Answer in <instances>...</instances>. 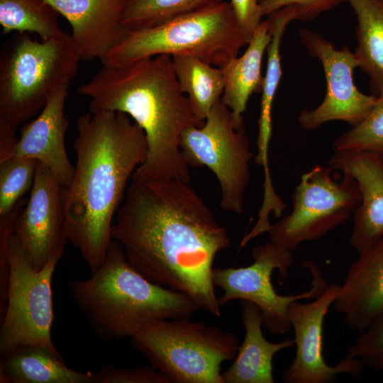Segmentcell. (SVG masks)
<instances>
[{
	"label": "cell",
	"mask_w": 383,
	"mask_h": 383,
	"mask_svg": "<svg viewBox=\"0 0 383 383\" xmlns=\"http://www.w3.org/2000/svg\"><path fill=\"white\" fill-rule=\"evenodd\" d=\"M111 238L147 279L183 293L200 310L221 316L212 274L216 256L231 240L189 182L131 179Z\"/></svg>",
	"instance_id": "obj_1"
},
{
	"label": "cell",
	"mask_w": 383,
	"mask_h": 383,
	"mask_svg": "<svg viewBox=\"0 0 383 383\" xmlns=\"http://www.w3.org/2000/svg\"><path fill=\"white\" fill-rule=\"evenodd\" d=\"M77 130L74 172L62 192L65 235L92 272L106 257L128 182L145 160L148 145L143 130L122 112L84 113Z\"/></svg>",
	"instance_id": "obj_2"
},
{
	"label": "cell",
	"mask_w": 383,
	"mask_h": 383,
	"mask_svg": "<svg viewBox=\"0 0 383 383\" xmlns=\"http://www.w3.org/2000/svg\"><path fill=\"white\" fill-rule=\"evenodd\" d=\"M77 93L89 99L91 112L124 113L143 130L148 155L131 179L189 182L181 136L187 128L201 126L204 121L195 116L181 89L171 56L156 55L124 66L103 65Z\"/></svg>",
	"instance_id": "obj_3"
},
{
	"label": "cell",
	"mask_w": 383,
	"mask_h": 383,
	"mask_svg": "<svg viewBox=\"0 0 383 383\" xmlns=\"http://www.w3.org/2000/svg\"><path fill=\"white\" fill-rule=\"evenodd\" d=\"M70 294L104 340L131 338L162 319H189L199 311L182 292L151 282L128 261L112 239L101 266L84 280L69 283Z\"/></svg>",
	"instance_id": "obj_4"
},
{
	"label": "cell",
	"mask_w": 383,
	"mask_h": 383,
	"mask_svg": "<svg viewBox=\"0 0 383 383\" xmlns=\"http://www.w3.org/2000/svg\"><path fill=\"white\" fill-rule=\"evenodd\" d=\"M79 62L70 34L38 40L16 33L0 55V126L16 131L36 116Z\"/></svg>",
	"instance_id": "obj_5"
},
{
	"label": "cell",
	"mask_w": 383,
	"mask_h": 383,
	"mask_svg": "<svg viewBox=\"0 0 383 383\" xmlns=\"http://www.w3.org/2000/svg\"><path fill=\"white\" fill-rule=\"evenodd\" d=\"M248 43L226 0L155 26L130 30L101 62L118 67L160 55H190L221 67Z\"/></svg>",
	"instance_id": "obj_6"
},
{
	"label": "cell",
	"mask_w": 383,
	"mask_h": 383,
	"mask_svg": "<svg viewBox=\"0 0 383 383\" xmlns=\"http://www.w3.org/2000/svg\"><path fill=\"white\" fill-rule=\"evenodd\" d=\"M130 339L170 383H224L221 365L240 345L233 333L190 318L156 321Z\"/></svg>",
	"instance_id": "obj_7"
},
{
	"label": "cell",
	"mask_w": 383,
	"mask_h": 383,
	"mask_svg": "<svg viewBox=\"0 0 383 383\" xmlns=\"http://www.w3.org/2000/svg\"><path fill=\"white\" fill-rule=\"evenodd\" d=\"M62 255L54 256L37 270L16 236L10 235L6 287L0 305L1 357L23 346L41 347L60 354L51 338L54 319L51 283Z\"/></svg>",
	"instance_id": "obj_8"
},
{
	"label": "cell",
	"mask_w": 383,
	"mask_h": 383,
	"mask_svg": "<svg viewBox=\"0 0 383 383\" xmlns=\"http://www.w3.org/2000/svg\"><path fill=\"white\" fill-rule=\"evenodd\" d=\"M180 148L189 166L207 167L221 192L222 210L240 215L250 181L254 158L243 118L217 101L201 126H190L182 134Z\"/></svg>",
	"instance_id": "obj_9"
},
{
	"label": "cell",
	"mask_w": 383,
	"mask_h": 383,
	"mask_svg": "<svg viewBox=\"0 0 383 383\" xmlns=\"http://www.w3.org/2000/svg\"><path fill=\"white\" fill-rule=\"evenodd\" d=\"M252 257L253 262L245 267L213 269V284L223 291L219 303L222 306L234 299L252 301L261 311L264 327L274 335L285 334L292 329L287 317L290 304L318 297L328 284L314 262L305 261L304 266L312 274L311 288L298 294H279L273 287L272 274L277 270L282 277L287 276L293 252L269 240L255 246Z\"/></svg>",
	"instance_id": "obj_10"
},
{
	"label": "cell",
	"mask_w": 383,
	"mask_h": 383,
	"mask_svg": "<svg viewBox=\"0 0 383 383\" xmlns=\"http://www.w3.org/2000/svg\"><path fill=\"white\" fill-rule=\"evenodd\" d=\"M333 169L316 165L301 176L292 194V210L272 224L270 240L294 252L303 242L317 240L350 218L359 206L355 180L343 174L340 181Z\"/></svg>",
	"instance_id": "obj_11"
},
{
	"label": "cell",
	"mask_w": 383,
	"mask_h": 383,
	"mask_svg": "<svg viewBox=\"0 0 383 383\" xmlns=\"http://www.w3.org/2000/svg\"><path fill=\"white\" fill-rule=\"evenodd\" d=\"M299 38L309 54L321 62L326 81V95L316 108L302 110L300 126L313 131L326 122L342 121L351 126L360 123L373 108L377 96L361 92L355 86L353 72L360 62L348 46L339 50L321 34L307 28Z\"/></svg>",
	"instance_id": "obj_12"
},
{
	"label": "cell",
	"mask_w": 383,
	"mask_h": 383,
	"mask_svg": "<svg viewBox=\"0 0 383 383\" xmlns=\"http://www.w3.org/2000/svg\"><path fill=\"white\" fill-rule=\"evenodd\" d=\"M339 284L331 283L314 300L290 304L287 317L294 333L296 354L282 374L285 383H330L338 375L360 374L365 366L357 357L345 356L338 364H327L323 356V324L326 315L336 297Z\"/></svg>",
	"instance_id": "obj_13"
},
{
	"label": "cell",
	"mask_w": 383,
	"mask_h": 383,
	"mask_svg": "<svg viewBox=\"0 0 383 383\" xmlns=\"http://www.w3.org/2000/svg\"><path fill=\"white\" fill-rule=\"evenodd\" d=\"M62 192L51 172L38 162L29 198L13 226V233L37 270L54 256L62 255L67 242Z\"/></svg>",
	"instance_id": "obj_14"
},
{
	"label": "cell",
	"mask_w": 383,
	"mask_h": 383,
	"mask_svg": "<svg viewBox=\"0 0 383 383\" xmlns=\"http://www.w3.org/2000/svg\"><path fill=\"white\" fill-rule=\"evenodd\" d=\"M70 82L62 84L35 118L24 123L17 142L0 155V162L11 158L35 160L45 165L63 187L70 185L74 166L65 147L70 123L65 108Z\"/></svg>",
	"instance_id": "obj_15"
},
{
	"label": "cell",
	"mask_w": 383,
	"mask_h": 383,
	"mask_svg": "<svg viewBox=\"0 0 383 383\" xmlns=\"http://www.w3.org/2000/svg\"><path fill=\"white\" fill-rule=\"evenodd\" d=\"M328 165L357 184L361 200L353 216L349 240L359 253L383 238V156L370 151H334Z\"/></svg>",
	"instance_id": "obj_16"
},
{
	"label": "cell",
	"mask_w": 383,
	"mask_h": 383,
	"mask_svg": "<svg viewBox=\"0 0 383 383\" xmlns=\"http://www.w3.org/2000/svg\"><path fill=\"white\" fill-rule=\"evenodd\" d=\"M67 20L80 61L101 60L127 35V0H45Z\"/></svg>",
	"instance_id": "obj_17"
},
{
	"label": "cell",
	"mask_w": 383,
	"mask_h": 383,
	"mask_svg": "<svg viewBox=\"0 0 383 383\" xmlns=\"http://www.w3.org/2000/svg\"><path fill=\"white\" fill-rule=\"evenodd\" d=\"M358 254L332 304L345 324L357 333L383 315V238Z\"/></svg>",
	"instance_id": "obj_18"
},
{
	"label": "cell",
	"mask_w": 383,
	"mask_h": 383,
	"mask_svg": "<svg viewBox=\"0 0 383 383\" xmlns=\"http://www.w3.org/2000/svg\"><path fill=\"white\" fill-rule=\"evenodd\" d=\"M241 311L245 337L233 364L222 372L223 382L273 383V358L279 351L294 346V339L267 340L262 330L261 311L252 301L241 300Z\"/></svg>",
	"instance_id": "obj_19"
},
{
	"label": "cell",
	"mask_w": 383,
	"mask_h": 383,
	"mask_svg": "<svg viewBox=\"0 0 383 383\" xmlns=\"http://www.w3.org/2000/svg\"><path fill=\"white\" fill-rule=\"evenodd\" d=\"M270 39L269 21H262L248 41L245 52L220 67L224 79L221 100L238 119L243 118L250 96L261 92L264 79L262 62Z\"/></svg>",
	"instance_id": "obj_20"
},
{
	"label": "cell",
	"mask_w": 383,
	"mask_h": 383,
	"mask_svg": "<svg viewBox=\"0 0 383 383\" xmlns=\"http://www.w3.org/2000/svg\"><path fill=\"white\" fill-rule=\"evenodd\" d=\"M1 383H98L95 372L67 367L60 354L44 348L23 346L1 356Z\"/></svg>",
	"instance_id": "obj_21"
},
{
	"label": "cell",
	"mask_w": 383,
	"mask_h": 383,
	"mask_svg": "<svg viewBox=\"0 0 383 383\" xmlns=\"http://www.w3.org/2000/svg\"><path fill=\"white\" fill-rule=\"evenodd\" d=\"M271 39L267 48V62L261 90V101L257 121V157H269V146L272 135V106L282 75L280 47L287 25L296 20V9L285 6L268 16Z\"/></svg>",
	"instance_id": "obj_22"
},
{
	"label": "cell",
	"mask_w": 383,
	"mask_h": 383,
	"mask_svg": "<svg viewBox=\"0 0 383 383\" xmlns=\"http://www.w3.org/2000/svg\"><path fill=\"white\" fill-rule=\"evenodd\" d=\"M357 19L354 52L360 67L383 92V0H345Z\"/></svg>",
	"instance_id": "obj_23"
},
{
	"label": "cell",
	"mask_w": 383,
	"mask_h": 383,
	"mask_svg": "<svg viewBox=\"0 0 383 383\" xmlns=\"http://www.w3.org/2000/svg\"><path fill=\"white\" fill-rule=\"evenodd\" d=\"M172 58L177 81L193 113L199 120L204 121L223 93L221 69L194 56L177 55Z\"/></svg>",
	"instance_id": "obj_24"
},
{
	"label": "cell",
	"mask_w": 383,
	"mask_h": 383,
	"mask_svg": "<svg viewBox=\"0 0 383 383\" xmlns=\"http://www.w3.org/2000/svg\"><path fill=\"white\" fill-rule=\"evenodd\" d=\"M58 13L45 0H0V24L3 34L28 33L41 40L62 35Z\"/></svg>",
	"instance_id": "obj_25"
},
{
	"label": "cell",
	"mask_w": 383,
	"mask_h": 383,
	"mask_svg": "<svg viewBox=\"0 0 383 383\" xmlns=\"http://www.w3.org/2000/svg\"><path fill=\"white\" fill-rule=\"evenodd\" d=\"M226 0H127L123 23L129 30L155 26Z\"/></svg>",
	"instance_id": "obj_26"
},
{
	"label": "cell",
	"mask_w": 383,
	"mask_h": 383,
	"mask_svg": "<svg viewBox=\"0 0 383 383\" xmlns=\"http://www.w3.org/2000/svg\"><path fill=\"white\" fill-rule=\"evenodd\" d=\"M37 165L36 160L27 158L0 162V217L11 212L30 191Z\"/></svg>",
	"instance_id": "obj_27"
},
{
	"label": "cell",
	"mask_w": 383,
	"mask_h": 383,
	"mask_svg": "<svg viewBox=\"0 0 383 383\" xmlns=\"http://www.w3.org/2000/svg\"><path fill=\"white\" fill-rule=\"evenodd\" d=\"M332 148L334 151H370L383 156V92L368 115L338 137Z\"/></svg>",
	"instance_id": "obj_28"
},
{
	"label": "cell",
	"mask_w": 383,
	"mask_h": 383,
	"mask_svg": "<svg viewBox=\"0 0 383 383\" xmlns=\"http://www.w3.org/2000/svg\"><path fill=\"white\" fill-rule=\"evenodd\" d=\"M355 343L345 356L359 358L365 367L383 370V315L367 328L357 333Z\"/></svg>",
	"instance_id": "obj_29"
},
{
	"label": "cell",
	"mask_w": 383,
	"mask_h": 383,
	"mask_svg": "<svg viewBox=\"0 0 383 383\" xmlns=\"http://www.w3.org/2000/svg\"><path fill=\"white\" fill-rule=\"evenodd\" d=\"M98 383H170L151 365L135 368H118L106 365L95 372Z\"/></svg>",
	"instance_id": "obj_30"
},
{
	"label": "cell",
	"mask_w": 383,
	"mask_h": 383,
	"mask_svg": "<svg viewBox=\"0 0 383 383\" xmlns=\"http://www.w3.org/2000/svg\"><path fill=\"white\" fill-rule=\"evenodd\" d=\"M343 2L345 0H262L260 6L264 16L285 6H292L296 9V20L309 21Z\"/></svg>",
	"instance_id": "obj_31"
},
{
	"label": "cell",
	"mask_w": 383,
	"mask_h": 383,
	"mask_svg": "<svg viewBox=\"0 0 383 383\" xmlns=\"http://www.w3.org/2000/svg\"><path fill=\"white\" fill-rule=\"evenodd\" d=\"M234 16L248 41L263 17L258 0H230Z\"/></svg>",
	"instance_id": "obj_32"
},
{
	"label": "cell",
	"mask_w": 383,
	"mask_h": 383,
	"mask_svg": "<svg viewBox=\"0 0 383 383\" xmlns=\"http://www.w3.org/2000/svg\"><path fill=\"white\" fill-rule=\"evenodd\" d=\"M258 1H259V2H260L262 0H258Z\"/></svg>",
	"instance_id": "obj_33"
}]
</instances>
